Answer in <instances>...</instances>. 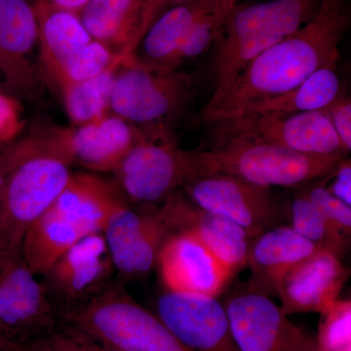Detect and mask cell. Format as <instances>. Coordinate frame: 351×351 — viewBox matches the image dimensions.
Listing matches in <instances>:
<instances>
[{"label":"cell","instance_id":"6da1fadb","mask_svg":"<svg viewBox=\"0 0 351 351\" xmlns=\"http://www.w3.org/2000/svg\"><path fill=\"white\" fill-rule=\"evenodd\" d=\"M350 25L348 0H321L313 19L256 57L216 103L205 107L203 117L214 124L232 119L252 104L299 86L318 69L337 66L339 43Z\"/></svg>","mask_w":351,"mask_h":351},{"label":"cell","instance_id":"7a4b0ae2","mask_svg":"<svg viewBox=\"0 0 351 351\" xmlns=\"http://www.w3.org/2000/svg\"><path fill=\"white\" fill-rule=\"evenodd\" d=\"M320 3L321 0H270L233 7L214 43L215 90L206 106L216 103L263 51L313 19Z\"/></svg>","mask_w":351,"mask_h":351},{"label":"cell","instance_id":"3957f363","mask_svg":"<svg viewBox=\"0 0 351 351\" xmlns=\"http://www.w3.org/2000/svg\"><path fill=\"white\" fill-rule=\"evenodd\" d=\"M142 135L141 127L112 112L83 125L45 127L0 147V172L5 174L25 159L45 156L92 173H115Z\"/></svg>","mask_w":351,"mask_h":351},{"label":"cell","instance_id":"277c9868","mask_svg":"<svg viewBox=\"0 0 351 351\" xmlns=\"http://www.w3.org/2000/svg\"><path fill=\"white\" fill-rule=\"evenodd\" d=\"M343 158L300 154L252 138L219 137L211 149L191 151V180L219 174L263 188H293L332 175Z\"/></svg>","mask_w":351,"mask_h":351},{"label":"cell","instance_id":"5b68a950","mask_svg":"<svg viewBox=\"0 0 351 351\" xmlns=\"http://www.w3.org/2000/svg\"><path fill=\"white\" fill-rule=\"evenodd\" d=\"M66 163L52 157L25 159L5 173L0 191V267L22 256L32 226L68 184Z\"/></svg>","mask_w":351,"mask_h":351},{"label":"cell","instance_id":"8992f818","mask_svg":"<svg viewBox=\"0 0 351 351\" xmlns=\"http://www.w3.org/2000/svg\"><path fill=\"white\" fill-rule=\"evenodd\" d=\"M115 279L112 287L86 306L62 318L121 351H191L127 292Z\"/></svg>","mask_w":351,"mask_h":351},{"label":"cell","instance_id":"52a82bcc","mask_svg":"<svg viewBox=\"0 0 351 351\" xmlns=\"http://www.w3.org/2000/svg\"><path fill=\"white\" fill-rule=\"evenodd\" d=\"M193 94L191 76L158 71L141 63L135 54L123 56L115 71L110 110L142 128L170 127L186 108Z\"/></svg>","mask_w":351,"mask_h":351},{"label":"cell","instance_id":"ba28073f","mask_svg":"<svg viewBox=\"0 0 351 351\" xmlns=\"http://www.w3.org/2000/svg\"><path fill=\"white\" fill-rule=\"evenodd\" d=\"M142 129V137L114 173L115 181L128 201L152 205L191 179V151L179 147L171 127Z\"/></svg>","mask_w":351,"mask_h":351},{"label":"cell","instance_id":"9c48e42d","mask_svg":"<svg viewBox=\"0 0 351 351\" xmlns=\"http://www.w3.org/2000/svg\"><path fill=\"white\" fill-rule=\"evenodd\" d=\"M117 278L103 232L92 233L71 246L41 276L51 304L61 320L108 290Z\"/></svg>","mask_w":351,"mask_h":351},{"label":"cell","instance_id":"30bf717a","mask_svg":"<svg viewBox=\"0 0 351 351\" xmlns=\"http://www.w3.org/2000/svg\"><path fill=\"white\" fill-rule=\"evenodd\" d=\"M215 124H219V137L262 141L309 156L348 154L323 110L249 114Z\"/></svg>","mask_w":351,"mask_h":351},{"label":"cell","instance_id":"8fae6325","mask_svg":"<svg viewBox=\"0 0 351 351\" xmlns=\"http://www.w3.org/2000/svg\"><path fill=\"white\" fill-rule=\"evenodd\" d=\"M59 324L43 283L23 257L0 267V332L10 346L48 341Z\"/></svg>","mask_w":351,"mask_h":351},{"label":"cell","instance_id":"7c38bea8","mask_svg":"<svg viewBox=\"0 0 351 351\" xmlns=\"http://www.w3.org/2000/svg\"><path fill=\"white\" fill-rule=\"evenodd\" d=\"M198 207L230 219L252 239L280 226V211L269 189L228 175L195 178L182 188Z\"/></svg>","mask_w":351,"mask_h":351},{"label":"cell","instance_id":"4fadbf2b","mask_svg":"<svg viewBox=\"0 0 351 351\" xmlns=\"http://www.w3.org/2000/svg\"><path fill=\"white\" fill-rule=\"evenodd\" d=\"M103 235L112 256L117 280L143 279L156 267L171 232L157 208L138 211L125 203L108 219Z\"/></svg>","mask_w":351,"mask_h":351},{"label":"cell","instance_id":"5bb4252c","mask_svg":"<svg viewBox=\"0 0 351 351\" xmlns=\"http://www.w3.org/2000/svg\"><path fill=\"white\" fill-rule=\"evenodd\" d=\"M156 315L191 351H239L225 306L215 297L166 290Z\"/></svg>","mask_w":351,"mask_h":351},{"label":"cell","instance_id":"9a60e30c","mask_svg":"<svg viewBox=\"0 0 351 351\" xmlns=\"http://www.w3.org/2000/svg\"><path fill=\"white\" fill-rule=\"evenodd\" d=\"M157 210L171 234L191 233L225 263L233 276L246 265L251 237L230 219L198 207L181 191L168 196Z\"/></svg>","mask_w":351,"mask_h":351},{"label":"cell","instance_id":"2e32d148","mask_svg":"<svg viewBox=\"0 0 351 351\" xmlns=\"http://www.w3.org/2000/svg\"><path fill=\"white\" fill-rule=\"evenodd\" d=\"M38 43V21L31 0H0V75L7 92L32 98L39 87L32 60Z\"/></svg>","mask_w":351,"mask_h":351},{"label":"cell","instance_id":"e0dca14e","mask_svg":"<svg viewBox=\"0 0 351 351\" xmlns=\"http://www.w3.org/2000/svg\"><path fill=\"white\" fill-rule=\"evenodd\" d=\"M156 267L166 290L215 298L233 276L225 263L188 232L172 233L168 237Z\"/></svg>","mask_w":351,"mask_h":351},{"label":"cell","instance_id":"ac0fdd59","mask_svg":"<svg viewBox=\"0 0 351 351\" xmlns=\"http://www.w3.org/2000/svg\"><path fill=\"white\" fill-rule=\"evenodd\" d=\"M350 276L341 258L320 249L302 261L284 277L277 297L286 315L295 313H325L339 300Z\"/></svg>","mask_w":351,"mask_h":351},{"label":"cell","instance_id":"d6986e66","mask_svg":"<svg viewBox=\"0 0 351 351\" xmlns=\"http://www.w3.org/2000/svg\"><path fill=\"white\" fill-rule=\"evenodd\" d=\"M320 249L290 226L265 230L249 243L246 265L251 270V277L246 288L269 297H277L284 277Z\"/></svg>","mask_w":351,"mask_h":351},{"label":"cell","instance_id":"ffe728a7","mask_svg":"<svg viewBox=\"0 0 351 351\" xmlns=\"http://www.w3.org/2000/svg\"><path fill=\"white\" fill-rule=\"evenodd\" d=\"M223 306L239 351H283L290 320L269 295L245 288L230 295Z\"/></svg>","mask_w":351,"mask_h":351},{"label":"cell","instance_id":"44dd1931","mask_svg":"<svg viewBox=\"0 0 351 351\" xmlns=\"http://www.w3.org/2000/svg\"><path fill=\"white\" fill-rule=\"evenodd\" d=\"M96 232H101L89 219L55 199L25 235L23 258L36 276H41L64 252Z\"/></svg>","mask_w":351,"mask_h":351},{"label":"cell","instance_id":"7402d4cb","mask_svg":"<svg viewBox=\"0 0 351 351\" xmlns=\"http://www.w3.org/2000/svg\"><path fill=\"white\" fill-rule=\"evenodd\" d=\"M207 13L216 14L200 0L168 9L152 23L134 54L149 68L177 71L176 53L193 25Z\"/></svg>","mask_w":351,"mask_h":351},{"label":"cell","instance_id":"603a6c76","mask_svg":"<svg viewBox=\"0 0 351 351\" xmlns=\"http://www.w3.org/2000/svg\"><path fill=\"white\" fill-rule=\"evenodd\" d=\"M145 0H90L78 12L94 40L115 54L127 56L135 51Z\"/></svg>","mask_w":351,"mask_h":351},{"label":"cell","instance_id":"cb8c5ba5","mask_svg":"<svg viewBox=\"0 0 351 351\" xmlns=\"http://www.w3.org/2000/svg\"><path fill=\"white\" fill-rule=\"evenodd\" d=\"M34 7L45 71L63 64L93 40L78 13L54 5L48 0L34 2Z\"/></svg>","mask_w":351,"mask_h":351},{"label":"cell","instance_id":"d4e9b609","mask_svg":"<svg viewBox=\"0 0 351 351\" xmlns=\"http://www.w3.org/2000/svg\"><path fill=\"white\" fill-rule=\"evenodd\" d=\"M336 68L325 66L318 69L299 86L274 98L252 104L240 110L232 119L249 114L297 113L324 110L341 96V80Z\"/></svg>","mask_w":351,"mask_h":351},{"label":"cell","instance_id":"484cf974","mask_svg":"<svg viewBox=\"0 0 351 351\" xmlns=\"http://www.w3.org/2000/svg\"><path fill=\"white\" fill-rule=\"evenodd\" d=\"M123 56L100 75L82 82L64 83L59 89L71 125H83L110 112V92L115 71Z\"/></svg>","mask_w":351,"mask_h":351},{"label":"cell","instance_id":"4316f807","mask_svg":"<svg viewBox=\"0 0 351 351\" xmlns=\"http://www.w3.org/2000/svg\"><path fill=\"white\" fill-rule=\"evenodd\" d=\"M291 228L302 237L331 251L339 258L346 255L350 237L338 230L308 198L300 195L291 203Z\"/></svg>","mask_w":351,"mask_h":351},{"label":"cell","instance_id":"83f0119b","mask_svg":"<svg viewBox=\"0 0 351 351\" xmlns=\"http://www.w3.org/2000/svg\"><path fill=\"white\" fill-rule=\"evenodd\" d=\"M117 58L119 55L108 46L93 39L80 52L46 73L57 86L64 83L85 82L110 68Z\"/></svg>","mask_w":351,"mask_h":351},{"label":"cell","instance_id":"f1b7e54d","mask_svg":"<svg viewBox=\"0 0 351 351\" xmlns=\"http://www.w3.org/2000/svg\"><path fill=\"white\" fill-rule=\"evenodd\" d=\"M318 341L326 351H341L350 348L351 302L337 301L326 313Z\"/></svg>","mask_w":351,"mask_h":351},{"label":"cell","instance_id":"f546056e","mask_svg":"<svg viewBox=\"0 0 351 351\" xmlns=\"http://www.w3.org/2000/svg\"><path fill=\"white\" fill-rule=\"evenodd\" d=\"M301 195L306 196L341 232L350 237L351 207L335 197L326 186H316L307 189Z\"/></svg>","mask_w":351,"mask_h":351},{"label":"cell","instance_id":"4dcf8cb0","mask_svg":"<svg viewBox=\"0 0 351 351\" xmlns=\"http://www.w3.org/2000/svg\"><path fill=\"white\" fill-rule=\"evenodd\" d=\"M48 341L57 351H121L78 328L64 323H60Z\"/></svg>","mask_w":351,"mask_h":351},{"label":"cell","instance_id":"1f68e13d","mask_svg":"<svg viewBox=\"0 0 351 351\" xmlns=\"http://www.w3.org/2000/svg\"><path fill=\"white\" fill-rule=\"evenodd\" d=\"M24 126L19 101L0 88V147L15 142Z\"/></svg>","mask_w":351,"mask_h":351},{"label":"cell","instance_id":"d6a6232c","mask_svg":"<svg viewBox=\"0 0 351 351\" xmlns=\"http://www.w3.org/2000/svg\"><path fill=\"white\" fill-rule=\"evenodd\" d=\"M326 113L339 141L348 152L351 149V101L350 97L339 96L327 108Z\"/></svg>","mask_w":351,"mask_h":351},{"label":"cell","instance_id":"836d02e7","mask_svg":"<svg viewBox=\"0 0 351 351\" xmlns=\"http://www.w3.org/2000/svg\"><path fill=\"white\" fill-rule=\"evenodd\" d=\"M197 0H145L144 9H143L142 19H141L140 29H138L137 38L135 41V50L138 43L142 40L149 27L168 9L172 7L184 5V4L191 3Z\"/></svg>","mask_w":351,"mask_h":351},{"label":"cell","instance_id":"e575fe53","mask_svg":"<svg viewBox=\"0 0 351 351\" xmlns=\"http://www.w3.org/2000/svg\"><path fill=\"white\" fill-rule=\"evenodd\" d=\"M334 181L326 186L335 197L351 206V163L350 159H341L338 167L331 175Z\"/></svg>","mask_w":351,"mask_h":351},{"label":"cell","instance_id":"d590c367","mask_svg":"<svg viewBox=\"0 0 351 351\" xmlns=\"http://www.w3.org/2000/svg\"><path fill=\"white\" fill-rule=\"evenodd\" d=\"M283 351H326L317 339L309 336L301 328L289 322L286 330Z\"/></svg>","mask_w":351,"mask_h":351},{"label":"cell","instance_id":"8d00e7d4","mask_svg":"<svg viewBox=\"0 0 351 351\" xmlns=\"http://www.w3.org/2000/svg\"><path fill=\"white\" fill-rule=\"evenodd\" d=\"M200 1L209 7L223 20H225L228 12L237 4V0H200Z\"/></svg>","mask_w":351,"mask_h":351},{"label":"cell","instance_id":"74e56055","mask_svg":"<svg viewBox=\"0 0 351 351\" xmlns=\"http://www.w3.org/2000/svg\"><path fill=\"white\" fill-rule=\"evenodd\" d=\"M54 5L78 13L90 0H48Z\"/></svg>","mask_w":351,"mask_h":351},{"label":"cell","instance_id":"f35d334b","mask_svg":"<svg viewBox=\"0 0 351 351\" xmlns=\"http://www.w3.org/2000/svg\"><path fill=\"white\" fill-rule=\"evenodd\" d=\"M10 346V343L4 338L3 335L0 332V351H7Z\"/></svg>","mask_w":351,"mask_h":351},{"label":"cell","instance_id":"ab89813d","mask_svg":"<svg viewBox=\"0 0 351 351\" xmlns=\"http://www.w3.org/2000/svg\"><path fill=\"white\" fill-rule=\"evenodd\" d=\"M4 181H5V175L0 172V191H1L2 186H3Z\"/></svg>","mask_w":351,"mask_h":351},{"label":"cell","instance_id":"60d3db41","mask_svg":"<svg viewBox=\"0 0 351 351\" xmlns=\"http://www.w3.org/2000/svg\"><path fill=\"white\" fill-rule=\"evenodd\" d=\"M31 1L32 2V3H34V2L40 1V0H31Z\"/></svg>","mask_w":351,"mask_h":351}]
</instances>
